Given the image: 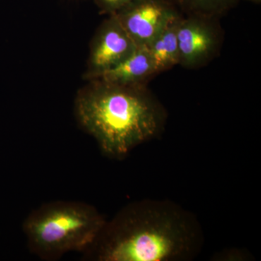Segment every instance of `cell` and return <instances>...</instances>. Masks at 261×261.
I'll return each mask as SVG.
<instances>
[{"label": "cell", "instance_id": "9c48e42d", "mask_svg": "<svg viewBox=\"0 0 261 261\" xmlns=\"http://www.w3.org/2000/svg\"><path fill=\"white\" fill-rule=\"evenodd\" d=\"M187 15L219 19L233 8L237 0H170Z\"/></svg>", "mask_w": 261, "mask_h": 261}, {"label": "cell", "instance_id": "ba28073f", "mask_svg": "<svg viewBox=\"0 0 261 261\" xmlns=\"http://www.w3.org/2000/svg\"><path fill=\"white\" fill-rule=\"evenodd\" d=\"M181 17L171 20L147 47L159 73L179 65L177 29Z\"/></svg>", "mask_w": 261, "mask_h": 261}, {"label": "cell", "instance_id": "30bf717a", "mask_svg": "<svg viewBox=\"0 0 261 261\" xmlns=\"http://www.w3.org/2000/svg\"><path fill=\"white\" fill-rule=\"evenodd\" d=\"M130 0H95L101 13L109 15L115 14Z\"/></svg>", "mask_w": 261, "mask_h": 261}, {"label": "cell", "instance_id": "7a4b0ae2", "mask_svg": "<svg viewBox=\"0 0 261 261\" xmlns=\"http://www.w3.org/2000/svg\"><path fill=\"white\" fill-rule=\"evenodd\" d=\"M77 121L102 153L123 159L164 129L166 108L147 85H120L89 80L75 101Z\"/></svg>", "mask_w": 261, "mask_h": 261}, {"label": "cell", "instance_id": "5b68a950", "mask_svg": "<svg viewBox=\"0 0 261 261\" xmlns=\"http://www.w3.org/2000/svg\"><path fill=\"white\" fill-rule=\"evenodd\" d=\"M114 15L138 47H147L181 15L170 0H130Z\"/></svg>", "mask_w": 261, "mask_h": 261}, {"label": "cell", "instance_id": "52a82bcc", "mask_svg": "<svg viewBox=\"0 0 261 261\" xmlns=\"http://www.w3.org/2000/svg\"><path fill=\"white\" fill-rule=\"evenodd\" d=\"M157 74L159 73L148 49L142 46L137 47L132 56L119 65L93 80L120 85H147L149 81Z\"/></svg>", "mask_w": 261, "mask_h": 261}, {"label": "cell", "instance_id": "6da1fadb", "mask_svg": "<svg viewBox=\"0 0 261 261\" xmlns=\"http://www.w3.org/2000/svg\"><path fill=\"white\" fill-rule=\"evenodd\" d=\"M203 240L190 211L171 201L142 200L106 221L83 253L97 261L190 260L200 253Z\"/></svg>", "mask_w": 261, "mask_h": 261}, {"label": "cell", "instance_id": "8fae6325", "mask_svg": "<svg viewBox=\"0 0 261 261\" xmlns=\"http://www.w3.org/2000/svg\"><path fill=\"white\" fill-rule=\"evenodd\" d=\"M252 1L257 2V3H259V2H260V0H252Z\"/></svg>", "mask_w": 261, "mask_h": 261}, {"label": "cell", "instance_id": "3957f363", "mask_svg": "<svg viewBox=\"0 0 261 261\" xmlns=\"http://www.w3.org/2000/svg\"><path fill=\"white\" fill-rule=\"evenodd\" d=\"M106 219L93 205L78 201H53L32 211L23 231L31 253L42 260H58L90 246Z\"/></svg>", "mask_w": 261, "mask_h": 261}, {"label": "cell", "instance_id": "8992f818", "mask_svg": "<svg viewBox=\"0 0 261 261\" xmlns=\"http://www.w3.org/2000/svg\"><path fill=\"white\" fill-rule=\"evenodd\" d=\"M137 47L116 15H109L92 40L85 78L93 80L112 69L132 56Z\"/></svg>", "mask_w": 261, "mask_h": 261}, {"label": "cell", "instance_id": "277c9868", "mask_svg": "<svg viewBox=\"0 0 261 261\" xmlns=\"http://www.w3.org/2000/svg\"><path fill=\"white\" fill-rule=\"evenodd\" d=\"M179 65L188 69L206 65L219 54L223 43L218 18L187 15L178 21Z\"/></svg>", "mask_w": 261, "mask_h": 261}]
</instances>
